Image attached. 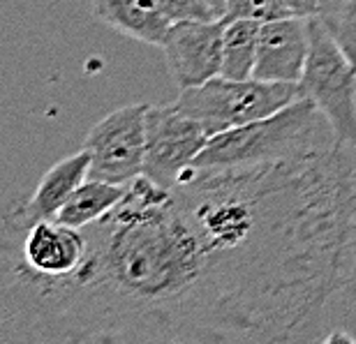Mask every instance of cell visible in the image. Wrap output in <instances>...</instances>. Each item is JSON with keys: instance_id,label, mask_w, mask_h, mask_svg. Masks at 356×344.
<instances>
[{"instance_id": "6da1fadb", "label": "cell", "mask_w": 356, "mask_h": 344, "mask_svg": "<svg viewBox=\"0 0 356 344\" xmlns=\"http://www.w3.org/2000/svg\"><path fill=\"white\" fill-rule=\"evenodd\" d=\"M322 120L324 116L315 102H310L308 97H298L296 102L266 118L213 134L199 153L195 167H248V164L277 162L301 155L324 143L319 141Z\"/></svg>"}, {"instance_id": "7a4b0ae2", "label": "cell", "mask_w": 356, "mask_h": 344, "mask_svg": "<svg viewBox=\"0 0 356 344\" xmlns=\"http://www.w3.org/2000/svg\"><path fill=\"white\" fill-rule=\"evenodd\" d=\"M301 97L298 83H275L261 79H227L213 76L195 88L181 90L176 106L197 118L209 134L266 118Z\"/></svg>"}, {"instance_id": "3957f363", "label": "cell", "mask_w": 356, "mask_h": 344, "mask_svg": "<svg viewBox=\"0 0 356 344\" xmlns=\"http://www.w3.org/2000/svg\"><path fill=\"white\" fill-rule=\"evenodd\" d=\"M298 88L324 116L331 139L356 148V72L319 17L310 19V54Z\"/></svg>"}, {"instance_id": "277c9868", "label": "cell", "mask_w": 356, "mask_h": 344, "mask_svg": "<svg viewBox=\"0 0 356 344\" xmlns=\"http://www.w3.org/2000/svg\"><path fill=\"white\" fill-rule=\"evenodd\" d=\"M209 139V130L174 102L148 106L144 176L162 188H176L195 169Z\"/></svg>"}, {"instance_id": "5b68a950", "label": "cell", "mask_w": 356, "mask_h": 344, "mask_svg": "<svg viewBox=\"0 0 356 344\" xmlns=\"http://www.w3.org/2000/svg\"><path fill=\"white\" fill-rule=\"evenodd\" d=\"M148 106L125 104L92 125L83 141L90 153L88 178L127 185L144 174Z\"/></svg>"}, {"instance_id": "8992f818", "label": "cell", "mask_w": 356, "mask_h": 344, "mask_svg": "<svg viewBox=\"0 0 356 344\" xmlns=\"http://www.w3.org/2000/svg\"><path fill=\"white\" fill-rule=\"evenodd\" d=\"M222 38L225 17L174 21L162 42V51L178 88H195L211 81L213 76H220Z\"/></svg>"}, {"instance_id": "52a82bcc", "label": "cell", "mask_w": 356, "mask_h": 344, "mask_svg": "<svg viewBox=\"0 0 356 344\" xmlns=\"http://www.w3.org/2000/svg\"><path fill=\"white\" fill-rule=\"evenodd\" d=\"M310 54V19L284 17L259 28L254 79L275 83H301Z\"/></svg>"}, {"instance_id": "ba28073f", "label": "cell", "mask_w": 356, "mask_h": 344, "mask_svg": "<svg viewBox=\"0 0 356 344\" xmlns=\"http://www.w3.org/2000/svg\"><path fill=\"white\" fill-rule=\"evenodd\" d=\"M90 171V153L81 148L79 153L63 157L51 169L42 176L38 188L28 199L14 202L7 213L21 222H38V220H56L60 208L67 204L72 192L88 178Z\"/></svg>"}, {"instance_id": "9c48e42d", "label": "cell", "mask_w": 356, "mask_h": 344, "mask_svg": "<svg viewBox=\"0 0 356 344\" xmlns=\"http://www.w3.org/2000/svg\"><path fill=\"white\" fill-rule=\"evenodd\" d=\"M88 7L99 24L151 47H162L174 24L158 0H88Z\"/></svg>"}, {"instance_id": "30bf717a", "label": "cell", "mask_w": 356, "mask_h": 344, "mask_svg": "<svg viewBox=\"0 0 356 344\" xmlns=\"http://www.w3.org/2000/svg\"><path fill=\"white\" fill-rule=\"evenodd\" d=\"M125 190H127V185L86 178V181L72 192L67 204L60 208L56 220L67 227H76V229L88 227L92 222L102 220L109 211H113L120 199L125 197Z\"/></svg>"}, {"instance_id": "8fae6325", "label": "cell", "mask_w": 356, "mask_h": 344, "mask_svg": "<svg viewBox=\"0 0 356 344\" xmlns=\"http://www.w3.org/2000/svg\"><path fill=\"white\" fill-rule=\"evenodd\" d=\"M261 24L250 19H225L222 38V69L220 76L252 79L257 63Z\"/></svg>"}, {"instance_id": "7c38bea8", "label": "cell", "mask_w": 356, "mask_h": 344, "mask_svg": "<svg viewBox=\"0 0 356 344\" xmlns=\"http://www.w3.org/2000/svg\"><path fill=\"white\" fill-rule=\"evenodd\" d=\"M319 21L326 26V31L331 33V38L336 40L340 51L356 72V0L322 5Z\"/></svg>"}, {"instance_id": "4fadbf2b", "label": "cell", "mask_w": 356, "mask_h": 344, "mask_svg": "<svg viewBox=\"0 0 356 344\" xmlns=\"http://www.w3.org/2000/svg\"><path fill=\"white\" fill-rule=\"evenodd\" d=\"M284 17L291 14L282 5V0H229L225 12V19H250L257 24H268Z\"/></svg>"}, {"instance_id": "5bb4252c", "label": "cell", "mask_w": 356, "mask_h": 344, "mask_svg": "<svg viewBox=\"0 0 356 344\" xmlns=\"http://www.w3.org/2000/svg\"><path fill=\"white\" fill-rule=\"evenodd\" d=\"M162 12L172 21L185 19H218L204 0H158Z\"/></svg>"}, {"instance_id": "9a60e30c", "label": "cell", "mask_w": 356, "mask_h": 344, "mask_svg": "<svg viewBox=\"0 0 356 344\" xmlns=\"http://www.w3.org/2000/svg\"><path fill=\"white\" fill-rule=\"evenodd\" d=\"M343 296L356 300V171H354V211H352V229H350V263H347V279Z\"/></svg>"}, {"instance_id": "2e32d148", "label": "cell", "mask_w": 356, "mask_h": 344, "mask_svg": "<svg viewBox=\"0 0 356 344\" xmlns=\"http://www.w3.org/2000/svg\"><path fill=\"white\" fill-rule=\"evenodd\" d=\"M282 5L287 7L291 17L298 19H315L322 12L324 0H282Z\"/></svg>"}, {"instance_id": "e0dca14e", "label": "cell", "mask_w": 356, "mask_h": 344, "mask_svg": "<svg viewBox=\"0 0 356 344\" xmlns=\"http://www.w3.org/2000/svg\"><path fill=\"white\" fill-rule=\"evenodd\" d=\"M324 344H336V342H347V344H354L356 338H352L350 333H345V331H333V333H326L324 338H322Z\"/></svg>"}, {"instance_id": "ac0fdd59", "label": "cell", "mask_w": 356, "mask_h": 344, "mask_svg": "<svg viewBox=\"0 0 356 344\" xmlns=\"http://www.w3.org/2000/svg\"><path fill=\"white\" fill-rule=\"evenodd\" d=\"M204 3L211 7V12L216 14L218 19H222L225 12H227V3H229V0H204Z\"/></svg>"}, {"instance_id": "d6986e66", "label": "cell", "mask_w": 356, "mask_h": 344, "mask_svg": "<svg viewBox=\"0 0 356 344\" xmlns=\"http://www.w3.org/2000/svg\"><path fill=\"white\" fill-rule=\"evenodd\" d=\"M329 3H340V0H324V5H329Z\"/></svg>"}]
</instances>
